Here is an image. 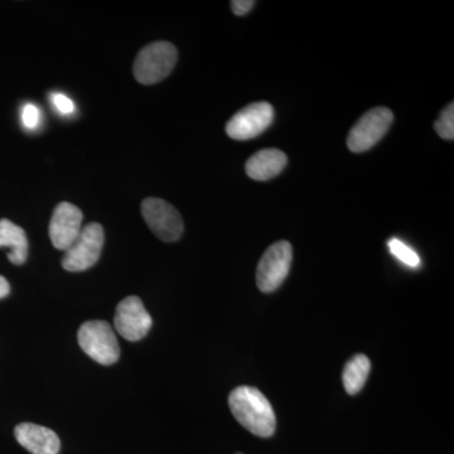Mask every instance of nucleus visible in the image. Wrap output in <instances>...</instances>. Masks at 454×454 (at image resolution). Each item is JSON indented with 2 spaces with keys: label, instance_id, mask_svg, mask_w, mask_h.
Returning <instances> with one entry per match:
<instances>
[{
  "label": "nucleus",
  "instance_id": "nucleus-1",
  "mask_svg": "<svg viewBox=\"0 0 454 454\" xmlns=\"http://www.w3.org/2000/svg\"><path fill=\"white\" fill-rule=\"evenodd\" d=\"M229 406L235 419L260 438L274 434L277 427L273 406L256 387H239L229 395Z\"/></svg>",
  "mask_w": 454,
  "mask_h": 454
},
{
  "label": "nucleus",
  "instance_id": "nucleus-2",
  "mask_svg": "<svg viewBox=\"0 0 454 454\" xmlns=\"http://www.w3.org/2000/svg\"><path fill=\"white\" fill-rule=\"evenodd\" d=\"M177 49L169 42H154L140 51L133 66L137 82L153 85L169 76L177 64Z\"/></svg>",
  "mask_w": 454,
  "mask_h": 454
},
{
  "label": "nucleus",
  "instance_id": "nucleus-3",
  "mask_svg": "<svg viewBox=\"0 0 454 454\" xmlns=\"http://www.w3.org/2000/svg\"><path fill=\"white\" fill-rule=\"evenodd\" d=\"M80 348L101 365H113L121 356L118 339L106 321H89L77 333Z\"/></svg>",
  "mask_w": 454,
  "mask_h": 454
},
{
  "label": "nucleus",
  "instance_id": "nucleus-4",
  "mask_svg": "<svg viewBox=\"0 0 454 454\" xmlns=\"http://www.w3.org/2000/svg\"><path fill=\"white\" fill-rule=\"evenodd\" d=\"M104 241V229L100 223H92L82 227L76 240L66 250L62 258V267L73 273L85 271L94 267L100 259Z\"/></svg>",
  "mask_w": 454,
  "mask_h": 454
},
{
  "label": "nucleus",
  "instance_id": "nucleus-5",
  "mask_svg": "<svg viewBox=\"0 0 454 454\" xmlns=\"http://www.w3.org/2000/svg\"><path fill=\"white\" fill-rule=\"evenodd\" d=\"M142 215L152 232L164 243H175L184 234L181 214L175 206L157 197H148L142 202Z\"/></svg>",
  "mask_w": 454,
  "mask_h": 454
},
{
  "label": "nucleus",
  "instance_id": "nucleus-6",
  "mask_svg": "<svg viewBox=\"0 0 454 454\" xmlns=\"http://www.w3.org/2000/svg\"><path fill=\"white\" fill-rule=\"evenodd\" d=\"M293 249L288 241L271 245L256 268V286L262 293L277 291L291 270Z\"/></svg>",
  "mask_w": 454,
  "mask_h": 454
},
{
  "label": "nucleus",
  "instance_id": "nucleus-7",
  "mask_svg": "<svg viewBox=\"0 0 454 454\" xmlns=\"http://www.w3.org/2000/svg\"><path fill=\"white\" fill-rule=\"evenodd\" d=\"M393 121V112L384 106L375 107V109L364 114L348 133L349 151L354 153H363V152L372 149L387 133Z\"/></svg>",
  "mask_w": 454,
  "mask_h": 454
},
{
  "label": "nucleus",
  "instance_id": "nucleus-8",
  "mask_svg": "<svg viewBox=\"0 0 454 454\" xmlns=\"http://www.w3.org/2000/svg\"><path fill=\"white\" fill-rule=\"evenodd\" d=\"M274 109L268 103H254L235 114L226 124L227 136L235 140L256 138L270 127Z\"/></svg>",
  "mask_w": 454,
  "mask_h": 454
},
{
  "label": "nucleus",
  "instance_id": "nucleus-9",
  "mask_svg": "<svg viewBox=\"0 0 454 454\" xmlns=\"http://www.w3.org/2000/svg\"><path fill=\"white\" fill-rule=\"evenodd\" d=\"M114 325L121 337L130 342H137L145 339L151 331L153 319L146 312L140 298L131 295L122 300L116 307Z\"/></svg>",
  "mask_w": 454,
  "mask_h": 454
},
{
  "label": "nucleus",
  "instance_id": "nucleus-10",
  "mask_svg": "<svg viewBox=\"0 0 454 454\" xmlns=\"http://www.w3.org/2000/svg\"><path fill=\"white\" fill-rule=\"evenodd\" d=\"M83 215L73 203L61 202L53 211L50 223L51 243L57 250H66L74 244L82 230Z\"/></svg>",
  "mask_w": 454,
  "mask_h": 454
},
{
  "label": "nucleus",
  "instance_id": "nucleus-11",
  "mask_svg": "<svg viewBox=\"0 0 454 454\" xmlns=\"http://www.w3.org/2000/svg\"><path fill=\"white\" fill-rule=\"evenodd\" d=\"M18 443L32 454H57L61 448L59 435L46 427L22 423L14 429Z\"/></svg>",
  "mask_w": 454,
  "mask_h": 454
},
{
  "label": "nucleus",
  "instance_id": "nucleus-12",
  "mask_svg": "<svg viewBox=\"0 0 454 454\" xmlns=\"http://www.w3.org/2000/svg\"><path fill=\"white\" fill-rule=\"evenodd\" d=\"M288 158L284 152L276 148L262 149L247 160L245 170L255 181H268L277 177L286 168Z\"/></svg>",
  "mask_w": 454,
  "mask_h": 454
},
{
  "label": "nucleus",
  "instance_id": "nucleus-13",
  "mask_svg": "<svg viewBox=\"0 0 454 454\" xmlns=\"http://www.w3.org/2000/svg\"><path fill=\"white\" fill-rule=\"evenodd\" d=\"M0 247H8L12 264H25L28 256V239L25 230L7 219L0 220Z\"/></svg>",
  "mask_w": 454,
  "mask_h": 454
},
{
  "label": "nucleus",
  "instance_id": "nucleus-14",
  "mask_svg": "<svg viewBox=\"0 0 454 454\" xmlns=\"http://www.w3.org/2000/svg\"><path fill=\"white\" fill-rule=\"evenodd\" d=\"M372 363L365 355H356L348 360L343 369L342 380L346 393L349 395H356L365 387L367 378H369Z\"/></svg>",
  "mask_w": 454,
  "mask_h": 454
},
{
  "label": "nucleus",
  "instance_id": "nucleus-15",
  "mask_svg": "<svg viewBox=\"0 0 454 454\" xmlns=\"http://www.w3.org/2000/svg\"><path fill=\"white\" fill-rule=\"evenodd\" d=\"M387 247H389L390 253L393 254L399 262L405 264L406 267H420L419 255H418L411 247H408V245L403 243L402 240H399V239H391L389 243H387Z\"/></svg>",
  "mask_w": 454,
  "mask_h": 454
},
{
  "label": "nucleus",
  "instance_id": "nucleus-16",
  "mask_svg": "<svg viewBox=\"0 0 454 454\" xmlns=\"http://www.w3.org/2000/svg\"><path fill=\"white\" fill-rule=\"evenodd\" d=\"M434 129L442 139H454V104L450 103L446 109L441 113L434 122Z\"/></svg>",
  "mask_w": 454,
  "mask_h": 454
},
{
  "label": "nucleus",
  "instance_id": "nucleus-17",
  "mask_svg": "<svg viewBox=\"0 0 454 454\" xmlns=\"http://www.w3.org/2000/svg\"><path fill=\"white\" fill-rule=\"evenodd\" d=\"M20 118H22V124L25 125L27 129H35L41 122L40 109L35 104H26L22 107Z\"/></svg>",
  "mask_w": 454,
  "mask_h": 454
},
{
  "label": "nucleus",
  "instance_id": "nucleus-18",
  "mask_svg": "<svg viewBox=\"0 0 454 454\" xmlns=\"http://www.w3.org/2000/svg\"><path fill=\"white\" fill-rule=\"evenodd\" d=\"M51 101H52L57 112L62 114V115H71V114L74 113V109H76L74 101L64 94H57V92L52 94Z\"/></svg>",
  "mask_w": 454,
  "mask_h": 454
},
{
  "label": "nucleus",
  "instance_id": "nucleus-19",
  "mask_svg": "<svg viewBox=\"0 0 454 454\" xmlns=\"http://www.w3.org/2000/svg\"><path fill=\"white\" fill-rule=\"evenodd\" d=\"M255 2L254 0H232L231 9L236 16L243 17L252 11Z\"/></svg>",
  "mask_w": 454,
  "mask_h": 454
},
{
  "label": "nucleus",
  "instance_id": "nucleus-20",
  "mask_svg": "<svg viewBox=\"0 0 454 454\" xmlns=\"http://www.w3.org/2000/svg\"><path fill=\"white\" fill-rule=\"evenodd\" d=\"M9 293H11V286H9L8 280L0 276V300L8 297Z\"/></svg>",
  "mask_w": 454,
  "mask_h": 454
},
{
  "label": "nucleus",
  "instance_id": "nucleus-21",
  "mask_svg": "<svg viewBox=\"0 0 454 454\" xmlns=\"http://www.w3.org/2000/svg\"><path fill=\"white\" fill-rule=\"evenodd\" d=\"M236 454H243V453H236Z\"/></svg>",
  "mask_w": 454,
  "mask_h": 454
}]
</instances>
